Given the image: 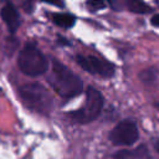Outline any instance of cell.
Segmentation results:
<instances>
[{
  "instance_id": "cell-4",
  "label": "cell",
  "mask_w": 159,
  "mask_h": 159,
  "mask_svg": "<svg viewBox=\"0 0 159 159\" xmlns=\"http://www.w3.org/2000/svg\"><path fill=\"white\" fill-rule=\"evenodd\" d=\"M103 108V96L99 91L89 87L86 92V99L81 108L71 112L70 116L78 123H89L94 120Z\"/></svg>"
},
{
  "instance_id": "cell-9",
  "label": "cell",
  "mask_w": 159,
  "mask_h": 159,
  "mask_svg": "<svg viewBox=\"0 0 159 159\" xmlns=\"http://www.w3.org/2000/svg\"><path fill=\"white\" fill-rule=\"evenodd\" d=\"M123 5L127 10L134 14H149L153 9L143 0H123Z\"/></svg>"
},
{
  "instance_id": "cell-7",
  "label": "cell",
  "mask_w": 159,
  "mask_h": 159,
  "mask_svg": "<svg viewBox=\"0 0 159 159\" xmlns=\"http://www.w3.org/2000/svg\"><path fill=\"white\" fill-rule=\"evenodd\" d=\"M0 15H1V19L5 22V25L7 26L9 31L11 34L16 32V30L20 27L21 19H20V15H19L17 10L14 7V5L11 2H6L2 6V9L0 11Z\"/></svg>"
},
{
  "instance_id": "cell-15",
  "label": "cell",
  "mask_w": 159,
  "mask_h": 159,
  "mask_svg": "<svg viewBox=\"0 0 159 159\" xmlns=\"http://www.w3.org/2000/svg\"><path fill=\"white\" fill-rule=\"evenodd\" d=\"M155 2H157V5L159 6V0H155Z\"/></svg>"
},
{
  "instance_id": "cell-11",
  "label": "cell",
  "mask_w": 159,
  "mask_h": 159,
  "mask_svg": "<svg viewBox=\"0 0 159 159\" xmlns=\"http://www.w3.org/2000/svg\"><path fill=\"white\" fill-rule=\"evenodd\" d=\"M107 6L106 0H87V7L91 11H98Z\"/></svg>"
},
{
  "instance_id": "cell-1",
  "label": "cell",
  "mask_w": 159,
  "mask_h": 159,
  "mask_svg": "<svg viewBox=\"0 0 159 159\" xmlns=\"http://www.w3.org/2000/svg\"><path fill=\"white\" fill-rule=\"evenodd\" d=\"M48 82L53 91L63 98H72L78 96L83 89L82 80L73 73L63 63L53 60Z\"/></svg>"
},
{
  "instance_id": "cell-3",
  "label": "cell",
  "mask_w": 159,
  "mask_h": 159,
  "mask_svg": "<svg viewBox=\"0 0 159 159\" xmlns=\"http://www.w3.org/2000/svg\"><path fill=\"white\" fill-rule=\"evenodd\" d=\"M17 66L22 73L37 77L48 70V60L34 43H26L19 53Z\"/></svg>"
},
{
  "instance_id": "cell-13",
  "label": "cell",
  "mask_w": 159,
  "mask_h": 159,
  "mask_svg": "<svg viewBox=\"0 0 159 159\" xmlns=\"http://www.w3.org/2000/svg\"><path fill=\"white\" fill-rule=\"evenodd\" d=\"M150 24H152L153 26H155V27H159V14H155V15L152 16Z\"/></svg>"
},
{
  "instance_id": "cell-12",
  "label": "cell",
  "mask_w": 159,
  "mask_h": 159,
  "mask_svg": "<svg viewBox=\"0 0 159 159\" xmlns=\"http://www.w3.org/2000/svg\"><path fill=\"white\" fill-rule=\"evenodd\" d=\"M41 1L48 2V4L55 5V6H60V7H62V6H63V0H41Z\"/></svg>"
},
{
  "instance_id": "cell-14",
  "label": "cell",
  "mask_w": 159,
  "mask_h": 159,
  "mask_svg": "<svg viewBox=\"0 0 159 159\" xmlns=\"http://www.w3.org/2000/svg\"><path fill=\"white\" fill-rule=\"evenodd\" d=\"M155 147H157V150H158V153H159V142H157V144H155Z\"/></svg>"
},
{
  "instance_id": "cell-6",
  "label": "cell",
  "mask_w": 159,
  "mask_h": 159,
  "mask_svg": "<svg viewBox=\"0 0 159 159\" xmlns=\"http://www.w3.org/2000/svg\"><path fill=\"white\" fill-rule=\"evenodd\" d=\"M77 63L87 72L103 77V78H111L114 72V65L111 63L109 61H106L103 58L96 57V56H84V55H78L76 56Z\"/></svg>"
},
{
  "instance_id": "cell-2",
  "label": "cell",
  "mask_w": 159,
  "mask_h": 159,
  "mask_svg": "<svg viewBox=\"0 0 159 159\" xmlns=\"http://www.w3.org/2000/svg\"><path fill=\"white\" fill-rule=\"evenodd\" d=\"M22 103L31 111L40 114H48L52 109V97L50 92L39 83H26L19 89Z\"/></svg>"
},
{
  "instance_id": "cell-10",
  "label": "cell",
  "mask_w": 159,
  "mask_h": 159,
  "mask_svg": "<svg viewBox=\"0 0 159 159\" xmlns=\"http://www.w3.org/2000/svg\"><path fill=\"white\" fill-rule=\"evenodd\" d=\"M51 20L55 25L63 27V29H70L76 22V17L72 14H63V12L51 14Z\"/></svg>"
},
{
  "instance_id": "cell-5",
  "label": "cell",
  "mask_w": 159,
  "mask_h": 159,
  "mask_svg": "<svg viewBox=\"0 0 159 159\" xmlns=\"http://www.w3.org/2000/svg\"><path fill=\"white\" fill-rule=\"evenodd\" d=\"M139 138L137 124L130 119L119 122L109 133V140L118 147H129Z\"/></svg>"
},
{
  "instance_id": "cell-8",
  "label": "cell",
  "mask_w": 159,
  "mask_h": 159,
  "mask_svg": "<svg viewBox=\"0 0 159 159\" xmlns=\"http://www.w3.org/2000/svg\"><path fill=\"white\" fill-rule=\"evenodd\" d=\"M114 159H150V154L147 147L140 145L135 149H122L113 157Z\"/></svg>"
}]
</instances>
